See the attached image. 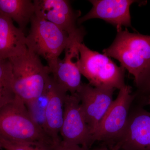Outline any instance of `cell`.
I'll list each match as a JSON object with an SVG mask.
<instances>
[{"label":"cell","mask_w":150,"mask_h":150,"mask_svg":"<svg viewBox=\"0 0 150 150\" xmlns=\"http://www.w3.org/2000/svg\"><path fill=\"white\" fill-rule=\"evenodd\" d=\"M0 138L24 143L41 150L56 145L18 97L0 107Z\"/></svg>","instance_id":"cell-1"},{"label":"cell","mask_w":150,"mask_h":150,"mask_svg":"<svg viewBox=\"0 0 150 150\" xmlns=\"http://www.w3.org/2000/svg\"><path fill=\"white\" fill-rule=\"evenodd\" d=\"M117 30L114 41L103 50V54L118 60L133 75L138 87L150 70V35L132 33L127 29Z\"/></svg>","instance_id":"cell-2"},{"label":"cell","mask_w":150,"mask_h":150,"mask_svg":"<svg viewBox=\"0 0 150 150\" xmlns=\"http://www.w3.org/2000/svg\"><path fill=\"white\" fill-rule=\"evenodd\" d=\"M13 74V88L16 96L26 105L33 104L46 91L51 76L37 55L28 49L23 54L9 59Z\"/></svg>","instance_id":"cell-3"},{"label":"cell","mask_w":150,"mask_h":150,"mask_svg":"<svg viewBox=\"0 0 150 150\" xmlns=\"http://www.w3.org/2000/svg\"><path fill=\"white\" fill-rule=\"evenodd\" d=\"M30 24L29 34L26 36L28 49L45 59L51 72L72 36L35 14Z\"/></svg>","instance_id":"cell-4"},{"label":"cell","mask_w":150,"mask_h":150,"mask_svg":"<svg viewBox=\"0 0 150 150\" xmlns=\"http://www.w3.org/2000/svg\"><path fill=\"white\" fill-rule=\"evenodd\" d=\"M78 67L81 75L95 87L118 89L126 86V69L118 67L108 56L91 50L84 44L78 45Z\"/></svg>","instance_id":"cell-5"},{"label":"cell","mask_w":150,"mask_h":150,"mask_svg":"<svg viewBox=\"0 0 150 150\" xmlns=\"http://www.w3.org/2000/svg\"><path fill=\"white\" fill-rule=\"evenodd\" d=\"M135 96L132 93L130 86L126 85L119 90L117 97L113 100L93 135L94 143L100 141L112 146L118 141L126 128L130 107Z\"/></svg>","instance_id":"cell-6"},{"label":"cell","mask_w":150,"mask_h":150,"mask_svg":"<svg viewBox=\"0 0 150 150\" xmlns=\"http://www.w3.org/2000/svg\"><path fill=\"white\" fill-rule=\"evenodd\" d=\"M60 134L62 142L65 144L91 148L94 143L76 93L68 94L66 96Z\"/></svg>","instance_id":"cell-7"},{"label":"cell","mask_w":150,"mask_h":150,"mask_svg":"<svg viewBox=\"0 0 150 150\" xmlns=\"http://www.w3.org/2000/svg\"><path fill=\"white\" fill-rule=\"evenodd\" d=\"M35 15L52 23L69 36L85 33L78 26L81 11L75 10L67 0H34Z\"/></svg>","instance_id":"cell-8"},{"label":"cell","mask_w":150,"mask_h":150,"mask_svg":"<svg viewBox=\"0 0 150 150\" xmlns=\"http://www.w3.org/2000/svg\"><path fill=\"white\" fill-rule=\"evenodd\" d=\"M115 89L95 87L82 83L76 93L87 124L92 135L113 102Z\"/></svg>","instance_id":"cell-9"},{"label":"cell","mask_w":150,"mask_h":150,"mask_svg":"<svg viewBox=\"0 0 150 150\" xmlns=\"http://www.w3.org/2000/svg\"><path fill=\"white\" fill-rule=\"evenodd\" d=\"M83 36L72 38L65 48L64 59H59L51 75L55 83L70 94L76 93L83 83L78 67L79 59L78 45L83 41Z\"/></svg>","instance_id":"cell-10"},{"label":"cell","mask_w":150,"mask_h":150,"mask_svg":"<svg viewBox=\"0 0 150 150\" xmlns=\"http://www.w3.org/2000/svg\"><path fill=\"white\" fill-rule=\"evenodd\" d=\"M68 94L54 82L51 75L45 92L46 103L41 126L56 144L62 141L59 136L64 119V103Z\"/></svg>","instance_id":"cell-11"},{"label":"cell","mask_w":150,"mask_h":150,"mask_svg":"<svg viewBox=\"0 0 150 150\" xmlns=\"http://www.w3.org/2000/svg\"><path fill=\"white\" fill-rule=\"evenodd\" d=\"M111 147L115 150H150V112L142 110L129 114L124 132Z\"/></svg>","instance_id":"cell-12"},{"label":"cell","mask_w":150,"mask_h":150,"mask_svg":"<svg viewBox=\"0 0 150 150\" xmlns=\"http://www.w3.org/2000/svg\"><path fill=\"white\" fill-rule=\"evenodd\" d=\"M136 1L133 0L89 1L92 8L88 13L78 19V25L88 20L99 18L114 25L117 30L122 29L123 26L131 27L130 6Z\"/></svg>","instance_id":"cell-13"},{"label":"cell","mask_w":150,"mask_h":150,"mask_svg":"<svg viewBox=\"0 0 150 150\" xmlns=\"http://www.w3.org/2000/svg\"><path fill=\"white\" fill-rule=\"evenodd\" d=\"M24 32L13 21L0 14V59H9L23 54L28 48Z\"/></svg>","instance_id":"cell-14"},{"label":"cell","mask_w":150,"mask_h":150,"mask_svg":"<svg viewBox=\"0 0 150 150\" xmlns=\"http://www.w3.org/2000/svg\"><path fill=\"white\" fill-rule=\"evenodd\" d=\"M0 14L16 22L24 32L35 15V6L30 0H0Z\"/></svg>","instance_id":"cell-15"},{"label":"cell","mask_w":150,"mask_h":150,"mask_svg":"<svg viewBox=\"0 0 150 150\" xmlns=\"http://www.w3.org/2000/svg\"><path fill=\"white\" fill-rule=\"evenodd\" d=\"M13 81L12 68L9 60L0 59V107L15 98Z\"/></svg>","instance_id":"cell-16"},{"label":"cell","mask_w":150,"mask_h":150,"mask_svg":"<svg viewBox=\"0 0 150 150\" xmlns=\"http://www.w3.org/2000/svg\"><path fill=\"white\" fill-rule=\"evenodd\" d=\"M0 148L5 150H41L31 145L0 138Z\"/></svg>","instance_id":"cell-17"},{"label":"cell","mask_w":150,"mask_h":150,"mask_svg":"<svg viewBox=\"0 0 150 150\" xmlns=\"http://www.w3.org/2000/svg\"><path fill=\"white\" fill-rule=\"evenodd\" d=\"M99 149H91L79 145L69 144L61 142L56 145L53 150H99Z\"/></svg>","instance_id":"cell-18"},{"label":"cell","mask_w":150,"mask_h":150,"mask_svg":"<svg viewBox=\"0 0 150 150\" xmlns=\"http://www.w3.org/2000/svg\"><path fill=\"white\" fill-rule=\"evenodd\" d=\"M138 87L144 92L150 93V70Z\"/></svg>","instance_id":"cell-19"},{"label":"cell","mask_w":150,"mask_h":150,"mask_svg":"<svg viewBox=\"0 0 150 150\" xmlns=\"http://www.w3.org/2000/svg\"><path fill=\"white\" fill-rule=\"evenodd\" d=\"M99 150H115L114 149L110 147L108 148L107 147H102L100 148Z\"/></svg>","instance_id":"cell-20"},{"label":"cell","mask_w":150,"mask_h":150,"mask_svg":"<svg viewBox=\"0 0 150 150\" xmlns=\"http://www.w3.org/2000/svg\"><path fill=\"white\" fill-rule=\"evenodd\" d=\"M148 104H149L150 106V95L149 96V99H148Z\"/></svg>","instance_id":"cell-21"}]
</instances>
